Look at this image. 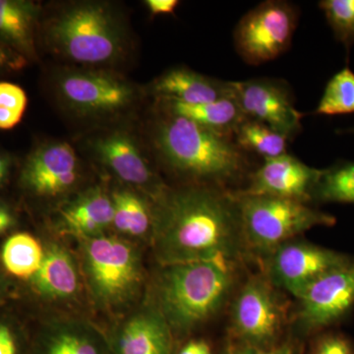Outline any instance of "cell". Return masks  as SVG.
Masks as SVG:
<instances>
[{
  "label": "cell",
  "mask_w": 354,
  "mask_h": 354,
  "mask_svg": "<svg viewBox=\"0 0 354 354\" xmlns=\"http://www.w3.org/2000/svg\"><path fill=\"white\" fill-rule=\"evenodd\" d=\"M153 214V244L164 266L202 261L234 263L245 246L234 192L194 184L165 190Z\"/></svg>",
  "instance_id": "6da1fadb"
},
{
  "label": "cell",
  "mask_w": 354,
  "mask_h": 354,
  "mask_svg": "<svg viewBox=\"0 0 354 354\" xmlns=\"http://www.w3.org/2000/svg\"><path fill=\"white\" fill-rule=\"evenodd\" d=\"M155 145L165 164L197 184L227 189L230 184L252 174L250 153L242 150L234 137L169 111L156 127Z\"/></svg>",
  "instance_id": "7a4b0ae2"
},
{
  "label": "cell",
  "mask_w": 354,
  "mask_h": 354,
  "mask_svg": "<svg viewBox=\"0 0 354 354\" xmlns=\"http://www.w3.org/2000/svg\"><path fill=\"white\" fill-rule=\"evenodd\" d=\"M234 263L202 261L165 266L156 281V311L172 334H187L216 315L234 290Z\"/></svg>",
  "instance_id": "3957f363"
},
{
  "label": "cell",
  "mask_w": 354,
  "mask_h": 354,
  "mask_svg": "<svg viewBox=\"0 0 354 354\" xmlns=\"http://www.w3.org/2000/svg\"><path fill=\"white\" fill-rule=\"evenodd\" d=\"M241 211L245 246L268 256L286 242L317 227H334L337 218L306 203L234 192Z\"/></svg>",
  "instance_id": "277c9868"
},
{
  "label": "cell",
  "mask_w": 354,
  "mask_h": 354,
  "mask_svg": "<svg viewBox=\"0 0 354 354\" xmlns=\"http://www.w3.org/2000/svg\"><path fill=\"white\" fill-rule=\"evenodd\" d=\"M84 269L95 300L106 306L127 304L142 281L138 254L131 244L113 236L82 239Z\"/></svg>",
  "instance_id": "5b68a950"
},
{
  "label": "cell",
  "mask_w": 354,
  "mask_h": 354,
  "mask_svg": "<svg viewBox=\"0 0 354 354\" xmlns=\"http://www.w3.org/2000/svg\"><path fill=\"white\" fill-rule=\"evenodd\" d=\"M299 9L286 0H268L246 13L234 32L237 55L258 66L288 50L299 21Z\"/></svg>",
  "instance_id": "8992f818"
},
{
  "label": "cell",
  "mask_w": 354,
  "mask_h": 354,
  "mask_svg": "<svg viewBox=\"0 0 354 354\" xmlns=\"http://www.w3.org/2000/svg\"><path fill=\"white\" fill-rule=\"evenodd\" d=\"M51 39L62 53L83 64H102L120 50V38L102 7L81 6L62 14L50 27Z\"/></svg>",
  "instance_id": "52a82bcc"
},
{
  "label": "cell",
  "mask_w": 354,
  "mask_h": 354,
  "mask_svg": "<svg viewBox=\"0 0 354 354\" xmlns=\"http://www.w3.org/2000/svg\"><path fill=\"white\" fill-rule=\"evenodd\" d=\"M267 277H252L239 291L232 310V325L241 344L272 348L283 324V305Z\"/></svg>",
  "instance_id": "ba28073f"
},
{
  "label": "cell",
  "mask_w": 354,
  "mask_h": 354,
  "mask_svg": "<svg viewBox=\"0 0 354 354\" xmlns=\"http://www.w3.org/2000/svg\"><path fill=\"white\" fill-rule=\"evenodd\" d=\"M267 279L272 285L299 297L314 281L351 257L324 247L297 241L286 242L267 256Z\"/></svg>",
  "instance_id": "9c48e42d"
},
{
  "label": "cell",
  "mask_w": 354,
  "mask_h": 354,
  "mask_svg": "<svg viewBox=\"0 0 354 354\" xmlns=\"http://www.w3.org/2000/svg\"><path fill=\"white\" fill-rule=\"evenodd\" d=\"M230 85L248 120L264 123L290 141L301 132L304 113L295 108L291 88L283 80L250 79L230 82Z\"/></svg>",
  "instance_id": "30bf717a"
},
{
  "label": "cell",
  "mask_w": 354,
  "mask_h": 354,
  "mask_svg": "<svg viewBox=\"0 0 354 354\" xmlns=\"http://www.w3.org/2000/svg\"><path fill=\"white\" fill-rule=\"evenodd\" d=\"M298 300L297 320L305 333L341 322L354 307V257L314 281Z\"/></svg>",
  "instance_id": "8fae6325"
},
{
  "label": "cell",
  "mask_w": 354,
  "mask_h": 354,
  "mask_svg": "<svg viewBox=\"0 0 354 354\" xmlns=\"http://www.w3.org/2000/svg\"><path fill=\"white\" fill-rule=\"evenodd\" d=\"M264 160L249 176L247 187L236 193L286 198L306 204L313 201L323 169L309 167L288 153Z\"/></svg>",
  "instance_id": "7c38bea8"
},
{
  "label": "cell",
  "mask_w": 354,
  "mask_h": 354,
  "mask_svg": "<svg viewBox=\"0 0 354 354\" xmlns=\"http://www.w3.org/2000/svg\"><path fill=\"white\" fill-rule=\"evenodd\" d=\"M77 179L75 151L67 143L48 144L30 153L21 171L23 187L32 194L53 197L62 194Z\"/></svg>",
  "instance_id": "4fadbf2b"
},
{
  "label": "cell",
  "mask_w": 354,
  "mask_h": 354,
  "mask_svg": "<svg viewBox=\"0 0 354 354\" xmlns=\"http://www.w3.org/2000/svg\"><path fill=\"white\" fill-rule=\"evenodd\" d=\"M60 90L67 102L84 113H113L133 99L129 85L102 73L69 74L60 82Z\"/></svg>",
  "instance_id": "5bb4252c"
},
{
  "label": "cell",
  "mask_w": 354,
  "mask_h": 354,
  "mask_svg": "<svg viewBox=\"0 0 354 354\" xmlns=\"http://www.w3.org/2000/svg\"><path fill=\"white\" fill-rule=\"evenodd\" d=\"M153 91L164 101L200 104L234 95L230 81L216 80L190 69L174 68L153 83Z\"/></svg>",
  "instance_id": "9a60e30c"
},
{
  "label": "cell",
  "mask_w": 354,
  "mask_h": 354,
  "mask_svg": "<svg viewBox=\"0 0 354 354\" xmlns=\"http://www.w3.org/2000/svg\"><path fill=\"white\" fill-rule=\"evenodd\" d=\"M172 332L155 309L125 323L115 342V354H171Z\"/></svg>",
  "instance_id": "2e32d148"
},
{
  "label": "cell",
  "mask_w": 354,
  "mask_h": 354,
  "mask_svg": "<svg viewBox=\"0 0 354 354\" xmlns=\"http://www.w3.org/2000/svg\"><path fill=\"white\" fill-rule=\"evenodd\" d=\"M39 295L50 299H67L76 295L79 276L75 262L64 247L53 244L44 253L43 263L32 278Z\"/></svg>",
  "instance_id": "e0dca14e"
},
{
  "label": "cell",
  "mask_w": 354,
  "mask_h": 354,
  "mask_svg": "<svg viewBox=\"0 0 354 354\" xmlns=\"http://www.w3.org/2000/svg\"><path fill=\"white\" fill-rule=\"evenodd\" d=\"M165 102H167V111L195 121L198 124L225 136L234 137L235 131L242 123L248 120L234 95L200 104Z\"/></svg>",
  "instance_id": "ac0fdd59"
},
{
  "label": "cell",
  "mask_w": 354,
  "mask_h": 354,
  "mask_svg": "<svg viewBox=\"0 0 354 354\" xmlns=\"http://www.w3.org/2000/svg\"><path fill=\"white\" fill-rule=\"evenodd\" d=\"M97 149L104 162L122 180L138 185H148L155 181L146 160L127 135L120 133L111 135L101 140Z\"/></svg>",
  "instance_id": "d6986e66"
},
{
  "label": "cell",
  "mask_w": 354,
  "mask_h": 354,
  "mask_svg": "<svg viewBox=\"0 0 354 354\" xmlns=\"http://www.w3.org/2000/svg\"><path fill=\"white\" fill-rule=\"evenodd\" d=\"M62 220L82 239L99 236L113 223V200L101 190L91 191L62 211Z\"/></svg>",
  "instance_id": "ffe728a7"
},
{
  "label": "cell",
  "mask_w": 354,
  "mask_h": 354,
  "mask_svg": "<svg viewBox=\"0 0 354 354\" xmlns=\"http://www.w3.org/2000/svg\"><path fill=\"white\" fill-rule=\"evenodd\" d=\"M36 14L30 2L0 0V41L25 58L34 53Z\"/></svg>",
  "instance_id": "44dd1931"
},
{
  "label": "cell",
  "mask_w": 354,
  "mask_h": 354,
  "mask_svg": "<svg viewBox=\"0 0 354 354\" xmlns=\"http://www.w3.org/2000/svg\"><path fill=\"white\" fill-rule=\"evenodd\" d=\"M44 258L43 247L39 242L25 232L9 237L1 251V260L6 271L19 279L34 278Z\"/></svg>",
  "instance_id": "7402d4cb"
},
{
  "label": "cell",
  "mask_w": 354,
  "mask_h": 354,
  "mask_svg": "<svg viewBox=\"0 0 354 354\" xmlns=\"http://www.w3.org/2000/svg\"><path fill=\"white\" fill-rule=\"evenodd\" d=\"M41 354H108V349L94 330L68 325L48 335Z\"/></svg>",
  "instance_id": "603a6c76"
},
{
  "label": "cell",
  "mask_w": 354,
  "mask_h": 354,
  "mask_svg": "<svg viewBox=\"0 0 354 354\" xmlns=\"http://www.w3.org/2000/svg\"><path fill=\"white\" fill-rule=\"evenodd\" d=\"M234 141L242 150L272 158L288 153L290 140L259 121L246 120L234 133Z\"/></svg>",
  "instance_id": "cb8c5ba5"
},
{
  "label": "cell",
  "mask_w": 354,
  "mask_h": 354,
  "mask_svg": "<svg viewBox=\"0 0 354 354\" xmlns=\"http://www.w3.org/2000/svg\"><path fill=\"white\" fill-rule=\"evenodd\" d=\"M114 227L123 234L141 236L153 225V214L145 203L128 191H118L113 195Z\"/></svg>",
  "instance_id": "d4e9b609"
},
{
  "label": "cell",
  "mask_w": 354,
  "mask_h": 354,
  "mask_svg": "<svg viewBox=\"0 0 354 354\" xmlns=\"http://www.w3.org/2000/svg\"><path fill=\"white\" fill-rule=\"evenodd\" d=\"M313 201L354 205V162L339 160L323 169Z\"/></svg>",
  "instance_id": "484cf974"
},
{
  "label": "cell",
  "mask_w": 354,
  "mask_h": 354,
  "mask_svg": "<svg viewBox=\"0 0 354 354\" xmlns=\"http://www.w3.org/2000/svg\"><path fill=\"white\" fill-rule=\"evenodd\" d=\"M314 113L325 116L354 113V72L348 66L328 81Z\"/></svg>",
  "instance_id": "4316f807"
},
{
  "label": "cell",
  "mask_w": 354,
  "mask_h": 354,
  "mask_svg": "<svg viewBox=\"0 0 354 354\" xmlns=\"http://www.w3.org/2000/svg\"><path fill=\"white\" fill-rule=\"evenodd\" d=\"M319 7L335 39L349 53L354 46V0H322Z\"/></svg>",
  "instance_id": "83f0119b"
},
{
  "label": "cell",
  "mask_w": 354,
  "mask_h": 354,
  "mask_svg": "<svg viewBox=\"0 0 354 354\" xmlns=\"http://www.w3.org/2000/svg\"><path fill=\"white\" fill-rule=\"evenodd\" d=\"M312 354H354V344L341 333H326L317 339Z\"/></svg>",
  "instance_id": "f1b7e54d"
},
{
  "label": "cell",
  "mask_w": 354,
  "mask_h": 354,
  "mask_svg": "<svg viewBox=\"0 0 354 354\" xmlns=\"http://www.w3.org/2000/svg\"><path fill=\"white\" fill-rule=\"evenodd\" d=\"M27 95L25 91L15 84L0 82V106L24 114L27 108Z\"/></svg>",
  "instance_id": "f546056e"
},
{
  "label": "cell",
  "mask_w": 354,
  "mask_h": 354,
  "mask_svg": "<svg viewBox=\"0 0 354 354\" xmlns=\"http://www.w3.org/2000/svg\"><path fill=\"white\" fill-rule=\"evenodd\" d=\"M295 344L290 342L276 344L272 348H259L250 344H241L236 348H232L228 354H295Z\"/></svg>",
  "instance_id": "4dcf8cb0"
},
{
  "label": "cell",
  "mask_w": 354,
  "mask_h": 354,
  "mask_svg": "<svg viewBox=\"0 0 354 354\" xmlns=\"http://www.w3.org/2000/svg\"><path fill=\"white\" fill-rule=\"evenodd\" d=\"M25 59L22 55L0 41V74L22 68Z\"/></svg>",
  "instance_id": "1f68e13d"
},
{
  "label": "cell",
  "mask_w": 354,
  "mask_h": 354,
  "mask_svg": "<svg viewBox=\"0 0 354 354\" xmlns=\"http://www.w3.org/2000/svg\"><path fill=\"white\" fill-rule=\"evenodd\" d=\"M0 354H20L19 342L8 326L0 324Z\"/></svg>",
  "instance_id": "d6a6232c"
},
{
  "label": "cell",
  "mask_w": 354,
  "mask_h": 354,
  "mask_svg": "<svg viewBox=\"0 0 354 354\" xmlns=\"http://www.w3.org/2000/svg\"><path fill=\"white\" fill-rule=\"evenodd\" d=\"M146 6L153 15H165V14L174 13L176 7L179 6V1L177 0H148L146 1Z\"/></svg>",
  "instance_id": "836d02e7"
},
{
  "label": "cell",
  "mask_w": 354,
  "mask_h": 354,
  "mask_svg": "<svg viewBox=\"0 0 354 354\" xmlns=\"http://www.w3.org/2000/svg\"><path fill=\"white\" fill-rule=\"evenodd\" d=\"M22 118V114L0 106V130L12 129L20 122Z\"/></svg>",
  "instance_id": "e575fe53"
},
{
  "label": "cell",
  "mask_w": 354,
  "mask_h": 354,
  "mask_svg": "<svg viewBox=\"0 0 354 354\" xmlns=\"http://www.w3.org/2000/svg\"><path fill=\"white\" fill-rule=\"evenodd\" d=\"M178 354H212V349L205 341H191Z\"/></svg>",
  "instance_id": "d590c367"
},
{
  "label": "cell",
  "mask_w": 354,
  "mask_h": 354,
  "mask_svg": "<svg viewBox=\"0 0 354 354\" xmlns=\"http://www.w3.org/2000/svg\"><path fill=\"white\" fill-rule=\"evenodd\" d=\"M11 167V158L7 153L0 152V185L8 176Z\"/></svg>",
  "instance_id": "8d00e7d4"
},
{
  "label": "cell",
  "mask_w": 354,
  "mask_h": 354,
  "mask_svg": "<svg viewBox=\"0 0 354 354\" xmlns=\"http://www.w3.org/2000/svg\"><path fill=\"white\" fill-rule=\"evenodd\" d=\"M13 218L12 216H8V218H1L0 220V234L2 232H6L9 227L12 225Z\"/></svg>",
  "instance_id": "74e56055"
},
{
  "label": "cell",
  "mask_w": 354,
  "mask_h": 354,
  "mask_svg": "<svg viewBox=\"0 0 354 354\" xmlns=\"http://www.w3.org/2000/svg\"><path fill=\"white\" fill-rule=\"evenodd\" d=\"M8 216H11L10 214L8 213V211H7L4 207L0 205V220H1V218H8Z\"/></svg>",
  "instance_id": "f35d334b"
},
{
  "label": "cell",
  "mask_w": 354,
  "mask_h": 354,
  "mask_svg": "<svg viewBox=\"0 0 354 354\" xmlns=\"http://www.w3.org/2000/svg\"><path fill=\"white\" fill-rule=\"evenodd\" d=\"M339 133H342V134H344V133H348V134H354V127L349 128V129L342 130V131H339Z\"/></svg>",
  "instance_id": "ab89813d"
}]
</instances>
